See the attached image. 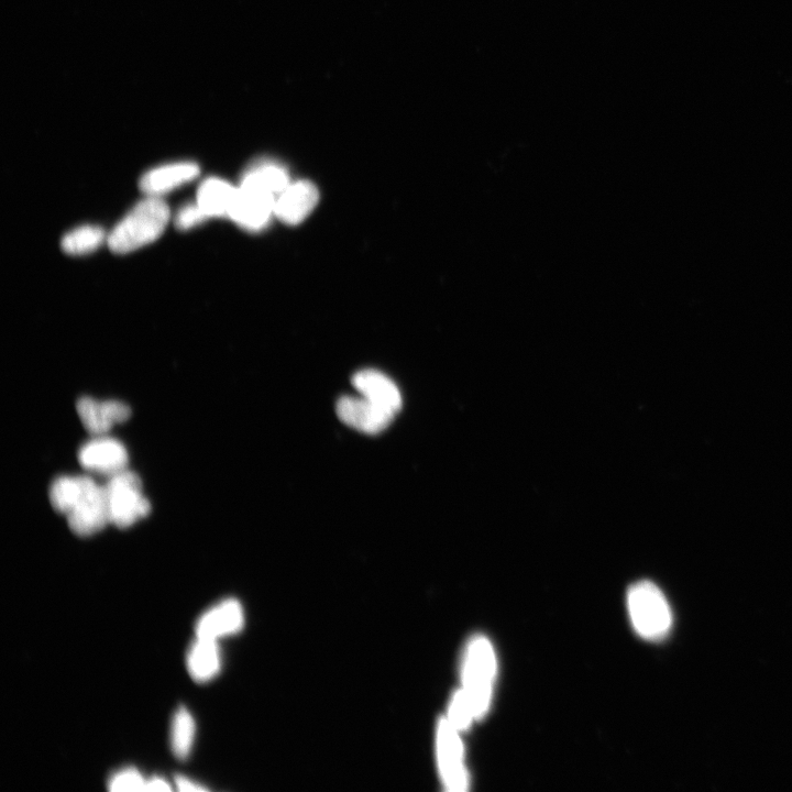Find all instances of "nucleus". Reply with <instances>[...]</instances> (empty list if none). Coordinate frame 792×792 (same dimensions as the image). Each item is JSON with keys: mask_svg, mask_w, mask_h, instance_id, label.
<instances>
[{"mask_svg": "<svg viewBox=\"0 0 792 792\" xmlns=\"http://www.w3.org/2000/svg\"><path fill=\"white\" fill-rule=\"evenodd\" d=\"M170 208L160 197L148 196L139 202L107 237L117 255L136 251L161 237L170 220Z\"/></svg>", "mask_w": 792, "mask_h": 792, "instance_id": "obj_1", "label": "nucleus"}, {"mask_svg": "<svg viewBox=\"0 0 792 792\" xmlns=\"http://www.w3.org/2000/svg\"><path fill=\"white\" fill-rule=\"evenodd\" d=\"M497 673V658L487 637H472L462 664V690L466 693L477 720L487 714Z\"/></svg>", "mask_w": 792, "mask_h": 792, "instance_id": "obj_2", "label": "nucleus"}, {"mask_svg": "<svg viewBox=\"0 0 792 792\" xmlns=\"http://www.w3.org/2000/svg\"><path fill=\"white\" fill-rule=\"evenodd\" d=\"M633 626L648 641H660L673 625V614L663 594L653 582L635 583L627 596Z\"/></svg>", "mask_w": 792, "mask_h": 792, "instance_id": "obj_3", "label": "nucleus"}, {"mask_svg": "<svg viewBox=\"0 0 792 792\" xmlns=\"http://www.w3.org/2000/svg\"><path fill=\"white\" fill-rule=\"evenodd\" d=\"M109 524L128 528L150 514L151 504L142 493L137 473L126 469L104 484Z\"/></svg>", "mask_w": 792, "mask_h": 792, "instance_id": "obj_4", "label": "nucleus"}, {"mask_svg": "<svg viewBox=\"0 0 792 792\" xmlns=\"http://www.w3.org/2000/svg\"><path fill=\"white\" fill-rule=\"evenodd\" d=\"M459 733L446 718L439 721L437 756L440 775L447 790L455 792L466 791L469 785Z\"/></svg>", "mask_w": 792, "mask_h": 792, "instance_id": "obj_5", "label": "nucleus"}, {"mask_svg": "<svg viewBox=\"0 0 792 792\" xmlns=\"http://www.w3.org/2000/svg\"><path fill=\"white\" fill-rule=\"evenodd\" d=\"M66 519L70 530L80 537L103 531L109 524L104 486L87 476L83 493Z\"/></svg>", "mask_w": 792, "mask_h": 792, "instance_id": "obj_6", "label": "nucleus"}, {"mask_svg": "<svg viewBox=\"0 0 792 792\" xmlns=\"http://www.w3.org/2000/svg\"><path fill=\"white\" fill-rule=\"evenodd\" d=\"M275 200L277 196L272 193L255 184L241 181L229 218L242 228L262 229L274 214Z\"/></svg>", "mask_w": 792, "mask_h": 792, "instance_id": "obj_7", "label": "nucleus"}, {"mask_svg": "<svg viewBox=\"0 0 792 792\" xmlns=\"http://www.w3.org/2000/svg\"><path fill=\"white\" fill-rule=\"evenodd\" d=\"M79 461L88 472L108 479L128 469L129 456L123 443L104 435L93 437L81 447Z\"/></svg>", "mask_w": 792, "mask_h": 792, "instance_id": "obj_8", "label": "nucleus"}, {"mask_svg": "<svg viewBox=\"0 0 792 792\" xmlns=\"http://www.w3.org/2000/svg\"><path fill=\"white\" fill-rule=\"evenodd\" d=\"M336 412L341 422L370 435L383 432L395 417L363 396H343L337 402Z\"/></svg>", "mask_w": 792, "mask_h": 792, "instance_id": "obj_9", "label": "nucleus"}, {"mask_svg": "<svg viewBox=\"0 0 792 792\" xmlns=\"http://www.w3.org/2000/svg\"><path fill=\"white\" fill-rule=\"evenodd\" d=\"M77 414L88 433L104 436L116 424L125 423L131 416L129 405L120 401H98L83 396L76 403Z\"/></svg>", "mask_w": 792, "mask_h": 792, "instance_id": "obj_10", "label": "nucleus"}, {"mask_svg": "<svg viewBox=\"0 0 792 792\" xmlns=\"http://www.w3.org/2000/svg\"><path fill=\"white\" fill-rule=\"evenodd\" d=\"M244 624L245 613L241 604L237 600L228 599L218 603L198 619L196 637L219 641L240 632Z\"/></svg>", "mask_w": 792, "mask_h": 792, "instance_id": "obj_11", "label": "nucleus"}, {"mask_svg": "<svg viewBox=\"0 0 792 792\" xmlns=\"http://www.w3.org/2000/svg\"><path fill=\"white\" fill-rule=\"evenodd\" d=\"M318 197V190L310 181L291 182L275 200L274 215L285 224H300L313 212Z\"/></svg>", "mask_w": 792, "mask_h": 792, "instance_id": "obj_12", "label": "nucleus"}, {"mask_svg": "<svg viewBox=\"0 0 792 792\" xmlns=\"http://www.w3.org/2000/svg\"><path fill=\"white\" fill-rule=\"evenodd\" d=\"M352 384L363 398L394 416L402 409V395L388 376L377 370H361L352 378Z\"/></svg>", "mask_w": 792, "mask_h": 792, "instance_id": "obj_13", "label": "nucleus"}, {"mask_svg": "<svg viewBox=\"0 0 792 792\" xmlns=\"http://www.w3.org/2000/svg\"><path fill=\"white\" fill-rule=\"evenodd\" d=\"M200 172V167L194 162L163 165L142 176L140 190L148 196L160 197L192 182Z\"/></svg>", "mask_w": 792, "mask_h": 792, "instance_id": "obj_14", "label": "nucleus"}, {"mask_svg": "<svg viewBox=\"0 0 792 792\" xmlns=\"http://www.w3.org/2000/svg\"><path fill=\"white\" fill-rule=\"evenodd\" d=\"M187 670L191 677L204 684L214 679L222 668V656L218 641L196 637L186 656Z\"/></svg>", "mask_w": 792, "mask_h": 792, "instance_id": "obj_15", "label": "nucleus"}, {"mask_svg": "<svg viewBox=\"0 0 792 792\" xmlns=\"http://www.w3.org/2000/svg\"><path fill=\"white\" fill-rule=\"evenodd\" d=\"M237 187L230 183L212 178L205 180L197 192V204L208 218L229 217L235 203Z\"/></svg>", "mask_w": 792, "mask_h": 792, "instance_id": "obj_16", "label": "nucleus"}, {"mask_svg": "<svg viewBox=\"0 0 792 792\" xmlns=\"http://www.w3.org/2000/svg\"><path fill=\"white\" fill-rule=\"evenodd\" d=\"M241 181L255 184L277 197L291 183L289 174L282 165L268 159L251 164Z\"/></svg>", "mask_w": 792, "mask_h": 792, "instance_id": "obj_17", "label": "nucleus"}, {"mask_svg": "<svg viewBox=\"0 0 792 792\" xmlns=\"http://www.w3.org/2000/svg\"><path fill=\"white\" fill-rule=\"evenodd\" d=\"M87 476H62L55 479L49 490V499L54 511L68 515L79 501Z\"/></svg>", "mask_w": 792, "mask_h": 792, "instance_id": "obj_18", "label": "nucleus"}, {"mask_svg": "<svg viewBox=\"0 0 792 792\" xmlns=\"http://www.w3.org/2000/svg\"><path fill=\"white\" fill-rule=\"evenodd\" d=\"M196 724L189 710L181 707L173 715L170 743L175 757L186 759L190 756L195 741Z\"/></svg>", "mask_w": 792, "mask_h": 792, "instance_id": "obj_19", "label": "nucleus"}, {"mask_svg": "<svg viewBox=\"0 0 792 792\" xmlns=\"http://www.w3.org/2000/svg\"><path fill=\"white\" fill-rule=\"evenodd\" d=\"M106 240L103 228L86 225L76 228L62 239V249L71 256H83L101 247Z\"/></svg>", "mask_w": 792, "mask_h": 792, "instance_id": "obj_20", "label": "nucleus"}, {"mask_svg": "<svg viewBox=\"0 0 792 792\" xmlns=\"http://www.w3.org/2000/svg\"><path fill=\"white\" fill-rule=\"evenodd\" d=\"M446 719L459 732L468 730L472 721L477 719L464 690L460 689L454 693L450 700Z\"/></svg>", "mask_w": 792, "mask_h": 792, "instance_id": "obj_21", "label": "nucleus"}, {"mask_svg": "<svg viewBox=\"0 0 792 792\" xmlns=\"http://www.w3.org/2000/svg\"><path fill=\"white\" fill-rule=\"evenodd\" d=\"M147 779L136 768L119 770L108 781L110 791H145Z\"/></svg>", "mask_w": 792, "mask_h": 792, "instance_id": "obj_22", "label": "nucleus"}, {"mask_svg": "<svg viewBox=\"0 0 792 792\" xmlns=\"http://www.w3.org/2000/svg\"><path fill=\"white\" fill-rule=\"evenodd\" d=\"M207 218L200 205L187 204L176 214L174 223L180 230H189L203 224Z\"/></svg>", "mask_w": 792, "mask_h": 792, "instance_id": "obj_23", "label": "nucleus"}, {"mask_svg": "<svg viewBox=\"0 0 792 792\" xmlns=\"http://www.w3.org/2000/svg\"><path fill=\"white\" fill-rule=\"evenodd\" d=\"M175 786L178 788V790L183 792L206 791V789L200 784H196L193 780L183 776H178L175 778Z\"/></svg>", "mask_w": 792, "mask_h": 792, "instance_id": "obj_24", "label": "nucleus"}, {"mask_svg": "<svg viewBox=\"0 0 792 792\" xmlns=\"http://www.w3.org/2000/svg\"><path fill=\"white\" fill-rule=\"evenodd\" d=\"M172 788L167 780L161 777L147 779L145 791H171Z\"/></svg>", "mask_w": 792, "mask_h": 792, "instance_id": "obj_25", "label": "nucleus"}]
</instances>
